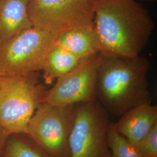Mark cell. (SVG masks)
<instances>
[{
  "label": "cell",
  "mask_w": 157,
  "mask_h": 157,
  "mask_svg": "<svg viewBox=\"0 0 157 157\" xmlns=\"http://www.w3.org/2000/svg\"><path fill=\"white\" fill-rule=\"evenodd\" d=\"M1 77H0V80H1Z\"/></svg>",
  "instance_id": "19"
},
{
  "label": "cell",
  "mask_w": 157,
  "mask_h": 157,
  "mask_svg": "<svg viewBox=\"0 0 157 157\" xmlns=\"http://www.w3.org/2000/svg\"><path fill=\"white\" fill-rule=\"evenodd\" d=\"M109 115L97 100L75 105L69 157H112L107 139Z\"/></svg>",
  "instance_id": "4"
},
{
  "label": "cell",
  "mask_w": 157,
  "mask_h": 157,
  "mask_svg": "<svg viewBox=\"0 0 157 157\" xmlns=\"http://www.w3.org/2000/svg\"><path fill=\"white\" fill-rule=\"evenodd\" d=\"M136 146L142 157H157V124Z\"/></svg>",
  "instance_id": "15"
},
{
  "label": "cell",
  "mask_w": 157,
  "mask_h": 157,
  "mask_svg": "<svg viewBox=\"0 0 157 157\" xmlns=\"http://www.w3.org/2000/svg\"><path fill=\"white\" fill-rule=\"evenodd\" d=\"M108 146L112 157H142L136 145L129 141L110 123L107 132Z\"/></svg>",
  "instance_id": "14"
},
{
  "label": "cell",
  "mask_w": 157,
  "mask_h": 157,
  "mask_svg": "<svg viewBox=\"0 0 157 157\" xmlns=\"http://www.w3.org/2000/svg\"><path fill=\"white\" fill-rule=\"evenodd\" d=\"M47 90L37 73L1 78L0 128L6 135L26 133Z\"/></svg>",
  "instance_id": "3"
},
{
  "label": "cell",
  "mask_w": 157,
  "mask_h": 157,
  "mask_svg": "<svg viewBox=\"0 0 157 157\" xmlns=\"http://www.w3.org/2000/svg\"><path fill=\"white\" fill-rule=\"evenodd\" d=\"M93 28L102 56L128 58L140 56L155 24L136 0H95Z\"/></svg>",
  "instance_id": "1"
},
{
  "label": "cell",
  "mask_w": 157,
  "mask_h": 157,
  "mask_svg": "<svg viewBox=\"0 0 157 157\" xmlns=\"http://www.w3.org/2000/svg\"><path fill=\"white\" fill-rule=\"evenodd\" d=\"M56 37L34 27L24 30L0 47V77L42 71Z\"/></svg>",
  "instance_id": "6"
},
{
  "label": "cell",
  "mask_w": 157,
  "mask_h": 157,
  "mask_svg": "<svg viewBox=\"0 0 157 157\" xmlns=\"http://www.w3.org/2000/svg\"><path fill=\"white\" fill-rule=\"evenodd\" d=\"M151 63L144 56L119 58L102 55L97 84V100L115 117L133 107L152 103L148 74Z\"/></svg>",
  "instance_id": "2"
},
{
  "label": "cell",
  "mask_w": 157,
  "mask_h": 157,
  "mask_svg": "<svg viewBox=\"0 0 157 157\" xmlns=\"http://www.w3.org/2000/svg\"><path fill=\"white\" fill-rule=\"evenodd\" d=\"M146 1H152V2H155L156 0H146Z\"/></svg>",
  "instance_id": "17"
},
{
  "label": "cell",
  "mask_w": 157,
  "mask_h": 157,
  "mask_svg": "<svg viewBox=\"0 0 157 157\" xmlns=\"http://www.w3.org/2000/svg\"><path fill=\"white\" fill-rule=\"evenodd\" d=\"M0 157H53L26 133L8 135Z\"/></svg>",
  "instance_id": "13"
},
{
  "label": "cell",
  "mask_w": 157,
  "mask_h": 157,
  "mask_svg": "<svg viewBox=\"0 0 157 157\" xmlns=\"http://www.w3.org/2000/svg\"><path fill=\"white\" fill-rule=\"evenodd\" d=\"M28 0H2L0 2V47L24 30L32 27Z\"/></svg>",
  "instance_id": "10"
},
{
  "label": "cell",
  "mask_w": 157,
  "mask_h": 157,
  "mask_svg": "<svg viewBox=\"0 0 157 157\" xmlns=\"http://www.w3.org/2000/svg\"><path fill=\"white\" fill-rule=\"evenodd\" d=\"M75 105L52 106L41 103L29 122L26 133L53 157H69L68 140Z\"/></svg>",
  "instance_id": "7"
},
{
  "label": "cell",
  "mask_w": 157,
  "mask_h": 157,
  "mask_svg": "<svg viewBox=\"0 0 157 157\" xmlns=\"http://www.w3.org/2000/svg\"><path fill=\"white\" fill-rule=\"evenodd\" d=\"M6 137H7V135H6V133L2 130V129L0 128V155L4 145V143L6 142Z\"/></svg>",
  "instance_id": "16"
},
{
  "label": "cell",
  "mask_w": 157,
  "mask_h": 157,
  "mask_svg": "<svg viewBox=\"0 0 157 157\" xmlns=\"http://www.w3.org/2000/svg\"><path fill=\"white\" fill-rule=\"evenodd\" d=\"M82 61V59L58 45L55 41L48 53L42 69L45 83L51 84L54 80L65 76L78 67Z\"/></svg>",
  "instance_id": "12"
},
{
  "label": "cell",
  "mask_w": 157,
  "mask_h": 157,
  "mask_svg": "<svg viewBox=\"0 0 157 157\" xmlns=\"http://www.w3.org/2000/svg\"><path fill=\"white\" fill-rule=\"evenodd\" d=\"M102 54L82 59L72 71L56 80L47 90L42 103L66 107L97 100L96 84Z\"/></svg>",
  "instance_id": "8"
},
{
  "label": "cell",
  "mask_w": 157,
  "mask_h": 157,
  "mask_svg": "<svg viewBox=\"0 0 157 157\" xmlns=\"http://www.w3.org/2000/svg\"><path fill=\"white\" fill-rule=\"evenodd\" d=\"M56 43L82 59L101 53L93 26L64 32L56 37Z\"/></svg>",
  "instance_id": "11"
},
{
  "label": "cell",
  "mask_w": 157,
  "mask_h": 157,
  "mask_svg": "<svg viewBox=\"0 0 157 157\" xmlns=\"http://www.w3.org/2000/svg\"><path fill=\"white\" fill-rule=\"evenodd\" d=\"M1 1H2V0H0V2H1Z\"/></svg>",
  "instance_id": "18"
},
{
  "label": "cell",
  "mask_w": 157,
  "mask_h": 157,
  "mask_svg": "<svg viewBox=\"0 0 157 157\" xmlns=\"http://www.w3.org/2000/svg\"><path fill=\"white\" fill-rule=\"evenodd\" d=\"M27 8L33 27L56 37L93 26L95 0H28Z\"/></svg>",
  "instance_id": "5"
},
{
  "label": "cell",
  "mask_w": 157,
  "mask_h": 157,
  "mask_svg": "<svg viewBox=\"0 0 157 157\" xmlns=\"http://www.w3.org/2000/svg\"><path fill=\"white\" fill-rule=\"evenodd\" d=\"M157 124V107L143 104L125 112L114 126L129 141L137 144Z\"/></svg>",
  "instance_id": "9"
}]
</instances>
